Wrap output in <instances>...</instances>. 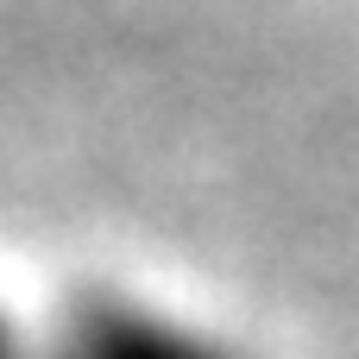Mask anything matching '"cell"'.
<instances>
[{
    "mask_svg": "<svg viewBox=\"0 0 359 359\" xmlns=\"http://www.w3.org/2000/svg\"><path fill=\"white\" fill-rule=\"evenodd\" d=\"M38 359H252V353L233 334H221L215 322H202L164 297L82 290L44 322Z\"/></svg>",
    "mask_w": 359,
    "mask_h": 359,
    "instance_id": "6da1fadb",
    "label": "cell"
}]
</instances>
